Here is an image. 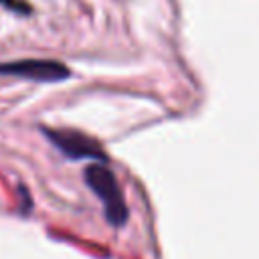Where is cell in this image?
Listing matches in <instances>:
<instances>
[{
	"mask_svg": "<svg viewBox=\"0 0 259 259\" xmlns=\"http://www.w3.org/2000/svg\"><path fill=\"white\" fill-rule=\"evenodd\" d=\"M85 182L95 192V196L101 200L105 219L111 227H121L127 221V204L123 200L121 188L113 176V172L103 166L101 162L89 164L85 168Z\"/></svg>",
	"mask_w": 259,
	"mask_h": 259,
	"instance_id": "obj_1",
	"label": "cell"
},
{
	"mask_svg": "<svg viewBox=\"0 0 259 259\" xmlns=\"http://www.w3.org/2000/svg\"><path fill=\"white\" fill-rule=\"evenodd\" d=\"M0 75H12V77H24L30 81H42V83H55L69 77V69L53 59H24V61H10L0 63Z\"/></svg>",
	"mask_w": 259,
	"mask_h": 259,
	"instance_id": "obj_2",
	"label": "cell"
},
{
	"mask_svg": "<svg viewBox=\"0 0 259 259\" xmlns=\"http://www.w3.org/2000/svg\"><path fill=\"white\" fill-rule=\"evenodd\" d=\"M45 136L55 144V148H59L65 156L79 160V158H87V160H99L105 162L107 156L101 150V144L81 132L75 130H45Z\"/></svg>",
	"mask_w": 259,
	"mask_h": 259,
	"instance_id": "obj_3",
	"label": "cell"
}]
</instances>
